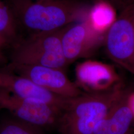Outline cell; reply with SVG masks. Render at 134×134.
I'll return each mask as SVG.
<instances>
[{
    "label": "cell",
    "instance_id": "11",
    "mask_svg": "<svg viewBox=\"0 0 134 134\" xmlns=\"http://www.w3.org/2000/svg\"><path fill=\"white\" fill-rule=\"evenodd\" d=\"M87 19L97 31L106 34L117 19L115 8L106 2H96L89 10Z\"/></svg>",
    "mask_w": 134,
    "mask_h": 134
},
{
    "label": "cell",
    "instance_id": "18",
    "mask_svg": "<svg viewBox=\"0 0 134 134\" xmlns=\"http://www.w3.org/2000/svg\"><path fill=\"white\" fill-rule=\"evenodd\" d=\"M10 46L9 44L6 42L4 40L0 38V49L3 50L4 49Z\"/></svg>",
    "mask_w": 134,
    "mask_h": 134
},
{
    "label": "cell",
    "instance_id": "10",
    "mask_svg": "<svg viewBox=\"0 0 134 134\" xmlns=\"http://www.w3.org/2000/svg\"><path fill=\"white\" fill-rule=\"evenodd\" d=\"M128 93L118 101L108 112V125L106 134H128L134 119L128 104Z\"/></svg>",
    "mask_w": 134,
    "mask_h": 134
},
{
    "label": "cell",
    "instance_id": "6",
    "mask_svg": "<svg viewBox=\"0 0 134 134\" xmlns=\"http://www.w3.org/2000/svg\"><path fill=\"white\" fill-rule=\"evenodd\" d=\"M5 69L26 77L55 94L67 99L76 98L84 92L72 82L65 71L39 66H19L7 64Z\"/></svg>",
    "mask_w": 134,
    "mask_h": 134
},
{
    "label": "cell",
    "instance_id": "16",
    "mask_svg": "<svg viewBox=\"0 0 134 134\" xmlns=\"http://www.w3.org/2000/svg\"><path fill=\"white\" fill-rule=\"evenodd\" d=\"M123 0H96V2H99V1H104L107 3H110V4L112 5L114 8L117 7L121 6L122 4Z\"/></svg>",
    "mask_w": 134,
    "mask_h": 134
},
{
    "label": "cell",
    "instance_id": "12",
    "mask_svg": "<svg viewBox=\"0 0 134 134\" xmlns=\"http://www.w3.org/2000/svg\"><path fill=\"white\" fill-rule=\"evenodd\" d=\"M19 28L7 1L0 0V38L11 46L19 38Z\"/></svg>",
    "mask_w": 134,
    "mask_h": 134
},
{
    "label": "cell",
    "instance_id": "4",
    "mask_svg": "<svg viewBox=\"0 0 134 134\" xmlns=\"http://www.w3.org/2000/svg\"><path fill=\"white\" fill-rule=\"evenodd\" d=\"M42 129L57 126L62 110L42 102L29 100L0 87V109Z\"/></svg>",
    "mask_w": 134,
    "mask_h": 134
},
{
    "label": "cell",
    "instance_id": "21",
    "mask_svg": "<svg viewBox=\"0 0 134 134\" xmlns=\"http://www.w3.org/2000/svg\"><path fill=\"white\" fill-rule=\"evenodd\" d=\"M0 110H1V109H0Z\"/></svg>",
    "mask_w": 134,
    "mask_h": 134
},
{
    "label": "cell",
    "instance_id": "7",
    "mask_svg": "<svg viewBox=\"0 0 134 134\" xmlns=\"http://www.w3.org/2000/svg\"><path fill=\"white\" fill-rule=\"evenodd\" d=\"M126 92L120 85L106 92L84 93L80 96L69 99L67 107L59 121L93 116L104 117Z\"/></svg>",
    "mask_w": 134,
    "mask_h": 134
},
{
    "label": "cell",
    "instance_id": "13",
    "mask_svg": "<svg viewBox=\"0 0 134 134\" xmlns=\"http://www.w3.org/2000/svg\"><path fill=\"white\" fill-rule=\"evenodd\" d=\"M0 134H44L43 129L12 116L0 122Z\"/></svg>",
    "mask_w": 134,
    "mask_h": 134
},
{
    "label": "cell",
    "instance_id": "2",
    "mask_svg": "<svg viewBox=\"0 0 134 134\" xmlns=\"http://www.w3.org/2000/svg\"><path fill=\"white\" fill-rule=\"evenodd\" d=\"M65 27L52 31L30 34L24 38H19L11 46L8 64L50 67L65 71L68 65L62 45Z\"/></svg>",
    "mask_w": 134,
    "mask_h": 134
},
{
    "label": "cell",
    "instance_id": "8",
    "mask_svg": "<svg viewBox=\"0 0 134 134\" xmlns=\"http://www.w3.org/2000/svg\"><path fill=\"white\" fill-rule=\"evenodd\" d=\"M0 87L25 99L46 103L63 112L69 100L45 90L28 78L5 68L0 69Z\"/></svg>",
    "mask_w": 134,
    "mask_h": 134
},
{
    "label": "cell",
    "instance_id": "3",
    "mask_svg": "<svg viewBox=\"0 0 134 134\" xmlns=\"http://www.w3.org/2000/svg\"><path fill=\"white\" fill-rule=\"evenodd\" d=\"M108 57L134 75V2L126 5L106 33Z\"/></svg>",
    "mask_w": 134,
    "mask_h": 134
},
{
    "label": "cell",
    "instance_id": "17",
    "mask_svg": "<svg viewBox=\"0 0 134 134\" xmlns=\"http://www.w3.org/2000/svg\"><path fill=\"white\" fill-rule=\"evenodd\" d=\"M3 50L0 49V67L4 65L5 66L8 61Z\"/></svg>",
    "mask_w": 134,
    "mask_h": 134
},
{
    "label": "cell",
    "instance_id": "15",
    "mask_svg": "<svg viewBox=\"0 0 134 134\" xmlns=\"http://www.w3.org/2000/svg\"><path fill=\"white\" fill-rule=\"evenodd\" d=\"M127 101L128 104L129 106L130 109L132 111L134 117V92L128 94Z\"/></svg>",
    "mask_w": 134,
    "mask_h": 134
},
{
    "label": "cell",
    "instance_id": "5",
    "mask_svg": "<svg viewBox=\"0 0 134 134\" xmlns=\"http://www.w3.org/2000/svg\"><path fill=\"white\" fill-rule=\"evenodd\" d=\"M105 34L93 29L87 18L80 23L65 27L62 45L68 65L79 59L93 56L104 42Z\"/></svg>",
    "mask_w": 134,
    "mask_h": 134
},
{
    "label": "cell",
    "instance_id": "14",
    "mask_svg": "<svg viewBox=\"0 0 134 134\" xmlns=\"http://www.w3.org/2000/svg\"><path fill=\"white\" fill-rule=\"evenodd\" d=\"M108 125V113L100 120L94 128L92 134H106Z\"/></svg>",
    "mask_w": 134,
    "mask_h": 134
},
{
    "label": "cell",
    "instance_id": "19",
    "mask_svg": "<svg viewBox=\"0 0 134 134\" xmlns=\"http://www.w3.org/2000/svg\"><path fill=\"white\" fill-rule=\"evenodd\" d=\"M128 134H134V132H133L132 130H131L129 132V133Z\"/></svg>",
    "mask_w": 134,
    "mask_h": 134
},
{
    "label": "cell",
    "instance_id": "20",
    "mask_svg": "<svg viewBox=\"0 0 134 134\" xmlns=\"http://www.w3.org/2000/svg\"><path fill=\"white\" fill-rule=\"evenodd\" d=\"M34 1H46V0H34Z\"/></svg>",
    "mask_w": 134,
    "mask_h": 134
},
{
    "label": "cell",
    "instance_id": "9",
    "mask_svg": "<svg viewBox=\"0 0 134 134\" xmlns=\"http://www.w3.org/2000/svg\"><path fill=\"white\" fill-rule=\"evenodd\" d=\"M75 77L77 86L88 93L106 92L120 85V77L114 67L91 60L77 65Z\"/></svg>",
    "mask_w": 134,
    "mask_h": 134
},
{
    "label": "cell",
    "instance_id": "1",
    "mask_svg": "<svg viewBox=\"0 0 134 134\" xmlns=\"http://www.w3.org/2000/svg\"><path fill=\"white\" fill-rule=\"evenodd\" d=\"M19 28L29 34L63 29L86 19L90 9L76 0H8Z\"/></svg>",
    "mask_w": 134,
    "mask_h": 134
}]
</instances>
